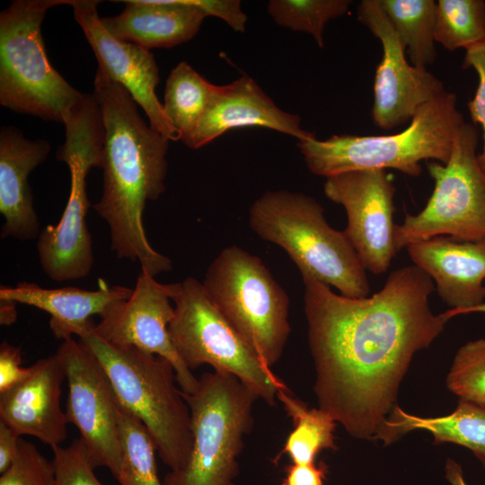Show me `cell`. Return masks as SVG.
<instances>
[{"label": "cell", "mask_w": 485, "mask_h": 485, "mask_svg": "<svg viewBox=\"0 0 485 485\" xmlns=\"http://www.w3.org/2000/svg\"><path fill=\"white\" fill-rule=\"evenodd\" d=\"M182 395L190 412L192 448L187 464L170 471L164 485H235L259 398L234 375L216 371L201 375L195 392Z\"/></svg>", "instance_id": "cell-7"}, {"label": "cell", "mask_w": 485, "mask_h": 485, "mask_svg": "<svg viewBox=\"0 0 485 485\" xmlns=\"http://www.w3.org/2000/svg\"><path fill=\"white\" fill-rule=\"evenodd\" d=\"M304 310L319 408L353 437L375 439L413 356L448 321L435 314L431 278L415 265L392 271L371 296L351 298L310 278Z\"/></svg>", "instance_id": "cell-1"}, {"label": "cell", "mask_w": 485, "mask_h": 485, "mask_svg": "<svg viewBox=\"0 0 485 485\" xmlns=\"http://www.w3.org/2000/svg\"><path fill=\"white\" fill-rule=\"evenodd\" d=\"M277 400L294 426L283 448L275 457L277 463L281 455L287 454L292 463L312 464L315 463L318 454L322 450L337 449L334 431L338 422L330 413L320 408H308L287 386L278 392Z\"/></svg>", "instance_id": "cell-24"}, {"label": "cell", "mask_w": 485, "mask_h": 485, "mask_svg": "<svg viewBox=\"0 0 485 485\" xmlns=\"http://www.w3.org/2000/svg\"><path fill=\"white\" fill-rule=\"evenodd\" d=\"M21 366L20 348L3 341L0 345V392L13 387L31 374V366L28 367Z\"/></svg>", "instance_id": "cell-34"}, {"label": "cell", "mask_w": 485, "mask_h": 485, "mask_svg": "<svg viewBox=\"0 0 485 485\" xmlns=\"http://www.w3.org/2000/svg\"><path fill=\"white\" fill-rule=\"evenodd\" d=\"M357 19L376 37L383 48L374 82L371 117L384 130L410 122L417 110L445 90L443 82L427 70L410 64L405 46L384 13L379 0H362Z\"/></svg>", "instance_id": "cell-15"}, {"label": "cell", "mask_w": 485, "mask_h": 485, "mask_svg": "<svg viewBox=\"0 0 485 485\" xmlns=\"http://www.w3.org/2000/svg\"><path fill=\"white\" fill-rule=\"evenodd\" d=\"M464 123L456 95L445 89L424 103L409 126L383 136L332 135L299 140L297 146L308 170L328 178L367 169H394L410 177L422 172V161L446 163L457 130Z\"/></svg>", "instance_id": "cell-3"}, {"label": "cell", "mask_w": 485, "mask_h": 485, "mask_svg": "<svg viewBox=\"0 0 485 485\" xmlns=\"http://www.w3.org/2000/svg\"><path fill=\"white\" fill-rule=\"evenodd\" d=\"M21 437L12 428L0 420V473L7 470L15 460Z\"/></svg>", "instance_id": "cell-37"}, {"label": "cell", "mask_w": 485, "mask_h": 485, "mask_svg": "<svg viewBox=\"0 0 485 485\" xmlns=\"http://www.w3.org/2000/svg\"><path fill=\"white\" fill-rule=\"evenodd\" d=\"M96 0H69L74 16L92 47L98 68L121 84L143 109L150 126L172 141L181 140L155 93L159 70L150 50L113 37L103 26Z\"/></svg>", "instance_id": "cell-16"}, {"label": "cell", "mask_w": 485, "mask_h": 485, "mask_svg": "<svg viewBox=\"0 0 485 485\" xmlns=\"http://www.w3.org/2000/svg\"><path fill=\"white\" fill-rule=\"evenodd\" d=\"M57 354L66 373L67 423L79 431L95 469L106 467L116 478L121 466L119 403L103 368L79 340H64Z\"/></svg>", "instance_id": "cell-12"}, {"label": "cell", "mask_w": 485, "mask_h": 485, "mask_svg": "<svg viewBox=\"0 0 485 485\" xmlns=\"http://www.w3.org/2000/svg\"><path fill=\"white\" fill-rule=\"evenodd\" d=\"M93 85L104 126L102 194L93 208L107 223L119 259L139 262L153 277L169 272L172 262L151 246L143 213L147 201L165 191L170 140L146 124L130 93L99 68Z\"/></svg>", "instance_id": "cell-2"}, {"label": "cell", "mask_w": 485, "mask_h": 485, "mask_svg": "<svg viewBox=\"0 0 485 485\" xmlns=\"http://www.w3.org/2000/svg\"><path fill=\"white\" fill-rule=\"evenodd\" d=\"M445 478L451 485H468L463 478L461 465L453 459L445 463Z\"/></svg>", "instance_id": "cell-38"}, {"label": "cell", "mask_w": 485, "mask_h": 485, "mask_svg": "<svg viewBox=\"0 0 485 485\" xmlns=\"http://www.w3.org/2000/svg\"><path fill=\"white\" fill-rule=\"evenodd\" d=\"M56 485H102L95 476L86 446L75 438L68 446L52 448Z\"/></svg>", "instance_id": "cell-32"}, {"label": "cell", "mask_w": 485, "mask_h": 485, "mask_svg": "<svg viewBox=\"0 0 485 485\" xmlns=\"http://www.w3.org/2000/svg\"><path fill=\"white\" fill-rule=\"evenodd\" d=\"M0 323L1 325H11L17 318V311L14 302L0 300Z\"/></svg>", "instance_id": "cell-39"}, {"label": "cell", "mask_w": 485, "mask_h": 485, "mask_svg": "<svg viewBox=\"0 0 485 485\" xmlns=\"http://www.w3.org/2000/svg\"><path fill=\"white\" fill-rule=\"evenodd\" d=\"M217 85L201 76L187 62L179 63L165 85L163 109L181 140L197 126L207 111Z\"/></svg>", "instance_id": "cell-26"}, {"label": "cell", "mask_w": 485, "mask_h": 485, "mask_svg": "<svg viewBox=\"0 0 485 485\" xmlns=\"http://www.w3.org/2000/svg\"><path fill=\"white\" fill-rule=\"evenodd\" d=\"M406 251L413 265L433 280L451 318L485 302V238L457 240L436 236L411 243Z\"/></svg>", "instance_id": "cell-17"}, {"label": "cell", "mask_w": 485, "mask_h": 485, "mask_svg": "<svg viewBox=\"0 0 485 485\" xmlns=\"http://www.w3.org/2000/svg\"><path fill=\"white\" fill-rule=\"evenodd\" d=\"M92 322L79 336L107 375L121 407L136 416L152 436L170 471L188 463L193 436L189 406L175 384L172 364L134 347L109 343Z\"/></svg>", "instance_id": "cell-4"}, {"label": "cell", "mask_w": 485, "mask_h": 485, "mask_svg": "<svg viewBox=\"0 0 485 485\" xmlns=\"http://www.w3.org/2000/svg\"><path fill=\"white\" fill-rule=\"evenodd\" d=\"M207 16H216L225 22L237 32L245 31L247 15L239 0H193Z\"/></svg>", "instance_id": "cell-35"}, {"label": "cell", "mask_w": 485, "mask_h": 485, "mask_svg": "<svg viewBox=\"0 0 485 485\" xmlns=\"http://www.w3.org/2000/svg\"><path fill=\"white\" fill-rule=\"evenodd\" d=\"M244 127L270 128L298 141L315 137L301 127L298 115L279 109L251 77L243 75L231 84L217 85L207 111L181 141L198 149L232 128Z\"/></svg>", "instance_id": "cell-18"}, {"label": "cell", "mask_w": 485, "mask_h": 485, "mask_svg": "<svg viewBox=\"0 0 485 485\" xmlns=\"http://www.w3.org/2000/svg\"><path fill=\"white\" fill-rule=\"evenodd\" d=\"M327 198L347 214L344 233L366 271L386 272L398 252L394 242L395 186L386 170L367 169L326 178Z\"/></svg>", "instance_id": "cell-13"}, {"label": "cell", "mask_w": 485, "mask_h": 485, "mask_svg": "<svg viewBox=\"0 0 485 485\" xmlns=\"http://www.w3.org/2000/svg\"><path fill=\"white\" fill-rule=\"evenodd\" d=\"M479 135L464 122L457 130L446 163L427 162L434 190L424 208L406 213L395 225L397 251L436 236L457 240L485 238V172L477 154Z\"/></svg>", "instance_id": "cell-11"}, {"label": "cell", "mask_w": 485, "mask_h": 485, "mask_svg": "<svg viewBox=\"0 0 485 485\" xmlns=\"http://www.w3.org/2000/svg\"><path fill=\"white\" fill-rule=\"evenodd\" d=\"M133 289L124 286L101 287L97 290L78 287L44 288L36 283L19 282L0 287V300L27 304L49 313V327L55 338L66 340L77 337L116 304L127 300Z\"/></svg>", "instance_id": "cell-22"}, {"label": "cell", "mask_w": 485, "mask_h": 485, "mask_svg": "<svg viewBox=\"0 0 485 485\" xmlns=\"http://www.w3.org/2000/svg\"><path fill=\"white\" fill-rule=\"evenodd\" d=\"M63 124L66 139L57 151V158L69 169V197L58 223L44 227L37 240L40 265L57 282L85 278L93 265L92 237L85 220L90 207L86 177L92 168L101 169L104 148V126L94 95L84 93Z\"/></svg>", "instance_id": "cell-6"}, {"label": "cell", "mask_w": 485, "mask_h": 485, "mask_svg": "<svg viewBox=\"0 0 485 485\" xmlns=\"http://www.w3.org/2000/svg\"><path fill=\"white\" fill-rule=\"evenodd\" d=\"M174 316L168 326L172 342L192 371L208 365L216 372L234 375L268 405L276 404L286 384L224 317L202 283L188 277L178 283Z\"/></svg>", "instance_id": "cell-10"}, {"label": "cell", "mask_w": 485, "mask_h": 485, "mask_svg": "<svg viewBox=\"0 0 485 485\" xmlns=\"http://www.w3.org/2000/svg\"><path fill=\"white\" fill-rule=\"evenodd\" d=\"M56 472L35 445L21 437L19 452L10 467L0 476V485H56Z\"/></svg>", "instance_id": "cell-31"}, {"label": "cell", "mask_w": 485, "mask_h": 485, "mask_svg": "<svg viewBox=\"0 0 485 485\" xmlns=\"http://www.w3.org/2000/svg\"><path fill=\"white\" fill-rule=\"evenodd\" d=\"M201 283L261 361L269 368L278 362L291 332L289 298L262 260L239 246L225 247Z\"/></svg>", "instance_id": "cell-9"}, {"label": "cell", "mask_w": 485, "mask_h": 485, "mask_svg": "<svg viewBox=\"0 0 485 485\" xmlns=\"http://www.w3.org/2000/svg\"><path fill=\"white\" fill-rule=\"evenodd\" d=\"M415 429L430 432L435 444L453 443L468 448L485 467V408L459 399L449 415L420 418L395 406L375 439L390 444Z\"/></svg>", "instance_id": "cell-23"}, {"label": "cell", "mask_w": 485, "mask_h": 485, "mask_svg": "<svg viewBox=\"0 0 485 485\" xmlns=\"http://www.w3.org/2000/svg\"><path fill=\"white\" fill-rule=\"evenodd\" d=\"M177 287L178 283H160L140 269L131 295L109 309L94 331L115 346L134 347L164 357L173 366L181 391L191 394L198 388V378L180 357L168 331L174 316L170 300Z\"/></svg>", "instance_id": "cell-14"}, {"label": "cell", "mask_w": 485, "mask_h": 485, "mask_svg": "<svg viewBox=\"0 0 485 485\" xmlns=\"http://www.w3.org/2000/svg\"><path fill=\"white\" fill-rule=\"evenodd\" d=\"M121 466L120 485H164L159 478L155 444L144 424L119 405L118 412Z\"/></svg>", "instance_id": "cell-27"}, {"label": "cell", "mask_w": 485, "mask_h": 485, "mask_svg": "<svg viewBox=\"0 0 485 485\" xmlns=\"http://www.w3.org/2000/svg\"><path fill=\"white\" fill-rule=\"evenodd\" d=\"M481 313L485 314V302H483L482 304L477 306H474V307H472L470 309L463 311L462 314H468V313Z\"/></svg>", "instance_id": "cell-40"}, {"label": "cell", "mask_w": 485, "mask_h": 485, "mask_svg": "<svg viewBox=\"0 0 485 485\" xmlns=\"http://www.w3.org/2000/svg\"><path fill=\"white\" fill-rule=\"evenodd\" d=\"M485 40V1L438 0L435 41L449 51Z\"/></svg>", "instance_id": "cell-28"}, {"label": "cell", "mask_w": 485, "mask_h": 485, "mask_svg": "<svg viewBox=\"0 0 485 485\" xmlns=\"http://www.w3.org/2000/svg\"><path fill=\"white\" fill-rule=\"evenodd\" d=\"M49 143L24 137L13 126L0 131V213L4 217L1 238L20 242L38 239L40 222L33 206L29 174L48 157Z\"/></svg>", "instance_id": "cell-20"}, {"label": "cell", "mask_w": 485, "mask_h": 485, "mask_svg": "<svg viewBox=\"0 0 485 485\" xmlns=\"http://www.w3.org/2000/svg\"><path fill=\"white\" fill-rule=\"evenodd\" d=\"M69 0H15L0 13V104L14 112L64 123L84 93L50 65L41 23Z\"/></svg>", "instance_id": "cell-8"}, {"label": "cell", "mask_w": 485, "mask_h": 485, "mask_svg": "<svg viewBox=\"0 0 485 485\" xmlns=\"http://www.w3.org/2000/svg\"><path fill=\"white\" fill-rule=\"evenodd\" d=\"M350 4L349 0H270L267 12L278 25L308 33L323 48L327 22L346 14Z\"/></svg>", "instance_id": "cell-29"}, {"label": "cell", "mask_w": 485, "mask_h": 485, "mask_svg": "<svg viewBox=\"0 0 485 485\" xmlns=\"http://www.w3.org/2000/svg\"><path fill=\"white\" fill-rule=\"evenodd\" d=\"M249 225L262 240L281 247L303 278L334 287L347 297L368 296L366 270L344 231L327 223L322 206L313 197L269 190L251 204Z\"/></svg>", "instance_id": "cell-5"}, {"label": "cell", "mask_w": 485, "mask_h": 485, "mask_svg": "<svg viewBox=\"0 0 485 485\" xmlns=\"http://www.w3.org/2000/svg\"><path fill=\"white\" fill-rule=\"evenodd\" d=\"M381 7L408 51L411 64L426 68L435 62L434 0H379Z\"/></svg>", "instance_id": "cell-25"}, {"label": "cell", "mask_w": 485, "mask_h": 485, "mask_svg": "<svg viewBox=\"0 0 485 485\" xmlns=\"http://www.w3.org/2000/svg\"><path fill=\"white\" fill-rule=\"evenodd\" d=\"M31 366L26 379L0 392V420L21 436H32L53 448L67 436V419L60 405L65 368L57 353Z\"/></svg>", "instance_id": "cell-19"}, {"label": "cell", "mask_w": 485, "mask_h": 485, "mask_svg": "<svg viewBox=\"0 0 485 485\" xmlns=\"http://www.w3.org/2000/svg\"><path fill=\"white\" fill-rule=\"evenodd\" d=\"M446 383L459 399L485 408V339L468 341L458 349Z\"/></svg>", "instance_id": "cell-30"}, {"label": "cell", "mask_w": 485, "mask_h": 485, "mask_svg": "<svg viewBox=\"0 0 485 485\" xmlns=\"http://www.w3.org/2000/svg\"><path fill=\"white\" fill-rule=\"evenodd\" d=\"M285 476L281 485H324L328 472L327 465L320 462L318 464L290 463L284 469Z\"/></svg>", "instance_id": "cell-36"}, {"label": "cell", "mask_w": 485, "mask_h": 485, "mask_svg": "<svg viewBox=\"0 0 485 485\" xmlns=\"http://www.w3.org/2000/svg\"><path fill=\"white\" fill-rule=\"evenodd\" d=\"M463 68H472L478 75V86L467 107L472 122L482 129V149L478 160L485 172V40L465 49Z\"/></svg>", "instance_id": "cell-33"}, {"label": "cell", "mask_w": 485, "mask_h": 485, "mask_svg": "<svg viewBox=\"0 0 485 485\" xmlns=\"http://www.w3.org/2000/svg\"><path fill=\"white\" fill-rule=\"evenodd\" d=\"M120 13L101 18L116 39L148 50L172 48L190 40L207 13L193 0H126Z\"/></svg>", "instance_id": "cell-21"}]
</instances>
